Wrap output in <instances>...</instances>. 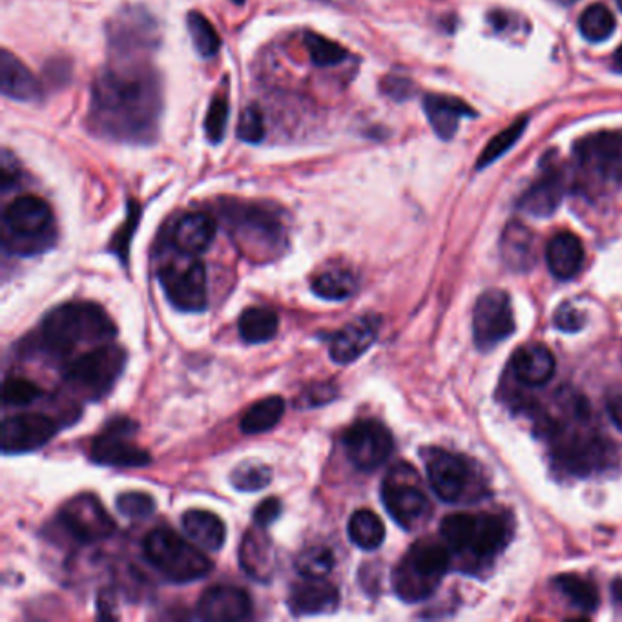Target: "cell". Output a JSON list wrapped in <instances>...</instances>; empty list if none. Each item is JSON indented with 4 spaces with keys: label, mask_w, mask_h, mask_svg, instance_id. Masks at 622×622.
Segmentation results:
<instances>
[{
    "label": "cell",
    "mask_w": 622,
    "mask_h": 622,
    "mask_svg": "<svg viewBox=\"0 0 622 622\" xmlns=\"http://www.w3.org/2000/svg\"><path fill=\"white\" fill-rule=\"evenodd\" d=\"M163 112L157 73L132 57H117L95 77L88 125L104 139L146 145L156 139Z\"/></svg>",
    "instance_id": "obj_1"
},
{
    "label": "cell",
    "mask_w": 622,
    "mask_h": 622,
    "mask_svg": "<svg viewBox=\"0 0 622 622\" xmlns=\"http://www.w3.org/2000/svg\"><path fill=\"white\" fill-rule=\"evenodd\" d=\"M117 329L103 307L88 301H72L53 309L42 320L37 347L52 360H72L84 345L99 347L115 338Z\"/></svg>",
    "instance_id": "obj_2"
},
{
    "label": "cell",
    "mask_w": 622,
    "mask_h": 622,
    "mask_svg": "<svg viewBox=\"0 0 622 622\" xmlns=\"http://www.w3.org/2000/svg\"><path fill=\"white\" fill-rule=\"evenodd\" d=\"M513 519L506 513H453L440 524L451 553L467 559L493 560L513 539Z\"/></svg>",
    "instance_id": "obj_3"
},
{
    "label": "cell",
    "mask_w": 622,
    "mask_h": 622,
    "mask_svg": "<svg viewBox=\"0 0 622 622\" xmlns=\"http://www.w3.org/2000/svg\"><path fill=\"white\" fill-rule=\"evenodd\" d=\"M451 566V550L446 542L416 540L393 571V588L405 602L429 599Z\"/></svg>",
    "instance_id": "obj_4"
},
{
    "label": "cell",
    "mask_w": 622,
    "mask_h": 622,
    "mask_svg": "<svg viewBox=\"0 0 622 622\" xmlns=\"http://www.w3.org/2000/svg\"><path fill=\"white\" fill-rule=\"evenodd\" d=\"M55 241L53 212L39 196L13 199L4 210V247L19 254L33 256L50 249Z\"/></svg>",
    "instance_id": "obj_5"
},
{
    "label": "cell",
    "mask_w": 622,
    "mask_h": 622,
    "mask_svg": "<svg viewBox=\"0 0 622 622\" xmlns=\"http://www.w3.org/2000/svg\"><path fill=\"white\" fill-rule=\"evenodd\" d=\"M143 551L146 560L166 581L176 584L199 581L214 570L212 560L174 529H152L143 540Z\"/></svg>",
    "instance_id": "obj_6"
},
{
    "label": "cell",
    "mask_w": 622,
    "mask_h": 622,
    "mask_svg": "<svg viewBox=\"0 0 622 622\" xmlns=\"http://www.w3.org/2000/svg\"><path fill=\"white\" fill-rule=\"evenodd\" d=\"M125 365V349L112 342L104 343L66 363L64 382L88 400H101L114 389Z\"/></svg>",
    "instance_id": "obj_7"
},
{
    "label": "cell",
    "mask_w": 622,
    "mask_h": 622,
    "mask_svg": "<svg viewBox=\"0 0 622 622\" xmlns=\"http://www.w3.org/2000/svg\"><path fill=\"white\" fill-rule=\"evenodd\" d=\"M581 185L591 192L622 187V132L586 135L575 145Z\"/></svg>",
    "instance_id": "obj_8"
},
{
    "label": "cell",
    "mask_w": 622,
    "mask_h": 622,
    "mask_svg": "<svg viewBox=\"0 0 622 622\" xmlns=\"http://www.w3.org/2000/svg\"><path fill=\"white\" fill-rule=\"evenodd\" d=\"M426 469L431 489L442 502L458 504L484 495L482 478L478 477L471 460L462 455L444 449H429Z\"/></svg>",
    "instance_id": "obj_9"
},
{
    "label": "cell",
    "mask_w": 622,
    "mask_h": 622,
    "mask_svg": "<svg viewBox=\"0 0 622 622\" xmlns=\"http://www.w3.org/2000/svg\"><path fill=\"white\" fill-rule=\"evenodd\" d=\"M382 500L394 522L407 531L422 528L433 513L431 500L420 488L418 473L407 464L389 471L382 484Z\"/></svg>",
    "instance_id": "obj_10"
},
{
    "label": "cell",
    "mask_w": 622,
    "mask_h": 622,
    "mask_svg": "<svg viewBox=\"0 0 622 622\" xmlns=\"http://www.w3.org/2000/svg\"><path fill=\"white\" fill-rule=\"evenodd\" d=\"M553 455L573 475H590L612 460L610 444L597 431L553 427Z\"/></svg>",
    "instance_id": "obj_11"
},
{
    "label": "cell",
    "mask_w": 622,
    "mask_h": 622,
    "mask_svg": "<svg viewBox=\"0 0 622 622\" xmlns=\"http://www.w3.org/2000/svg\"><path fill=\"white\" fill-rule=\"evenodd\" d=\"M190 258L166 263L159 270V281L177 311L201 312L207 309V269L201 261Z\"/></svg>",
    "instance_id": "obj_12"
},
{
    "label": "cell",
    "mask_w": 622,
    "mask_h": 622,
    "mask_svg": "<svg viewBox=\"0 0 622 622\" xmlns=\"http://www.w3.org/2000/svg\"><path fill=\"white\" fill-rule=\"evenodd\" d=\"M137 424L130 418H114L95 436L90 458L101 466L145 467L152 462L150 453L132 442Z\"/></svg>",
    "instance_id": "obj_13"
},
{
    "label": "cell",
    "mask_w": 622,
    "mask_h": 622,
    "mask_svg": "<svg viewBox=\"0 0 622 622\" xmlns=\"http://www.w3.org/2000/svg\"><path fill=\"white\" fill-rule=\"evenodd\" d=\"M343 447L354 467L360 471H374L393 455L394 440L382 422L365 418L343 433Z\"/></svg>",
    "instance_id": "obj_14"
},
{
    "label": "cell",
    "mask_w": 622,
    "mask_h": 622,
    "mask_svg": "<svg viewBox=\"0 0 622 622\" xmlns=\"http://www.w3.org/2000/svg\"><path fill=\"white\" fill-rule=\"evenodd\" d=\"M515 314L508 294L498 289L484 292L473 311V336L478 349L489 351L515 332Z\"/></svg>",
    "instance_id": "obj_15"
},
{
    "label": "cell",
    "mask_w": 622,
    "mask_h": 622,
    "mask_svg": "<svg viewBox=\"0 0 622 622\" xmlns=\"http://www.w3.org/2000/svg\"><path fill=\"white\" fill-rule=\"evenodd\" d=\"M59 522L68 535L81 544H94L112 537L115 522L92 493L72 498L59 513Z\"/></svg>",
    "instance_id": "obj_16"
},
{
    "label": "cell",
    "mask_w": 622,
    "mask_h": 622,
    "mask_svg": "<svg viewBox=\"0 0 622 622\" xmlns=\"http://www.w3.org/2000/svg\"><path fill=\"white\" fill-rule=\"evenodd\" d=\"M59 433V424L41 413L6 418L0 427V447L6 455H22L46 446Z\"/></svg>",
    "instance_id": "obj_17"
},
{
    "label": "cell",
    "mask_w": 622,
    "mask_h": 622,
    "mask_svg": "<svg viewBox=\"0 0 622 622\" xmlns=\"http://www.w3.org/2000/svg\"><path fill=\"white\" fill-rule=\"evenodd\" d=\"M227 219L232 234L250 250L274 252L283 243L280 221L265 208L232 207Z\"/></svg>",
    "instance_id": "obj_18"
},
{
    "label": "cell",
    "mask_w": 622,
    "mask_h": 622,
    "mask_svg": "<svg viewBox=\"0 0 622 622\" xmlns=\"http://www.w3.org/2000/svg\"><path fill=\"white\" fill-rule=\"evenodd\" d=\"M108 39L117 57L154 48L159 41L156 21L141 8H125L115 15L108 26Z\"/></svg>",
    "instance_id": "obj_19"
},
{
    "label": "cell",
    "mask_w": 622,
    "mask_h": 622,
    "mask_svg": "<svg viewBox=\"0 0 622 622\" xmlns=\"http://www.w3.org/2000/svg\"><path fill=\"white\" fill-rule=\"evenodd\" d=\"M566 194V174L555 163H544L539 179L520 197L522 212L535 218L551 216Z\"/></svg>",
    "instance_id": "obj_20"
},
{
    "label": "cell",
    "mask_w": 622,
    "mask_h": 622,
    "mask_svg": "<svg viewBox=\"0 0 622 622\" xmlns=\"http://www.w3.org/2000/svg\"><path fill=\"white\" fill-rule=\"evenodd\" d=\"M197 613L205 621H247L252 615V601L238 586H212L197 602Z\"/></svg>",
    "instance_id": "obj_21"
},
{
    "label": "cell",
    "mask_w": 622,
    "mask_h": 622,
    "mask_svg": "<svg viewBox=\"0 0 622 622\" xmlns=\"http://www.w3.org/2000/svg\"><path fill=\"white\" fill-rule=\"evenodd\" d=\"M380 318L374 314L360 316L353 323L345 325L342 331L334 336L329 347L332 362L347 365L353 363L371 349L380 332Z\"/></svg>",
    "instance_id": "obj_22"
},
{
    "label": "cell",
    "mask_w": 622,
    "mask_h": 622,
    "mask_svg": "<svg viewBox=\"0 0 622 622\" xmlns=\"http://www.w3.org/2000/svg\"><path fill=\"white\" fill-rule=\"evenodd\" d=\"M263 529H249L239 546L241 570L256 582H269L276 573V550Z\"/></svg>",
    "instance_id": "obj_23"
},
{
    "label": "cell",
    "mask_w": 622,
    "mask_h": 622,
    "mask_svg": "<svg viewBox=\"0 0 622 622\" xmlns=\"http://www.w3.org/2000/svg\"><path fill=\"white\" fill-rule=\"evenodd\" d=\"M340 606V591L325 579H303L292 586L289 608L294 615L332 613Z\"/></svg>",
    "instance_id": "obj_24"
},
{
    "label": "cell",
    "mask_w": 622,
    "mask_h": 622,
    "mask_svg": "<svg viewBox=\"0 0 622 622\" xmlns=\"http://www.w3.org/2000/svg\"><path fill=\"white\" fill-rule=\"evenodd\" d=\"M0 79H2V94L10 99L24 103H33L41 99L42 88L39 79L19 57H15L8 50H2L0 53Z\"/></svg>",
    "instance_id": "obj_25"
},
{
    "label": "cell",
    "mask_w": 622,
    "mask_h": 622,
    "mask_svg": "<svg viewBox=\"0 0 622 622\" xmlns=\"http://www.w3.org/2000/svg\"><path fill=\"white\" fill-rule=\"evenodd\" d=\"M424 112L429 125L440 139H453L464 117H475L477 112L469 104L449 95L429 94L424 97Z\"/></svg>",
    "instance_id": "obj_26"
},
{
    "label": "cell",
    "mask_w": 622,
    "mask_h": 622,
    "mask_svg": "<svg viewBox=\"0 0 622 622\" xmlns=\"http://www.w3.org/2000/svg\"><path fill=\"white\" fill-rule=\"evenodd\" d=\"M511 367L520 384L528 385V387H542L553 378L557 362L548 347L524 345L513 356Z\"/></svg>",
    "instance_id": "obj_27"
},
{
    "label": "cell",
    "mask_w": 622,
    "mask_h": 622,
    "mask_svg": "<svg viewBox=\"0 0 622 622\" xmlns=\"http://www.w3.org/2000/svg\"><path fill=\"white\" fill-rule=\"evenodd\" d=\"M216 219L205 212H192L179 219L174 229V247L183 256H197L216 238Z\"/></svg>",
    "instance_id": "obj_28"
},
{
    "label": "cell",
    "mask_w": 622,
    "mask_h": 622,
    "mask_svg": "<svg viewBox=\"0 0 622 622\" xmlns=\"http://www.w3.org/2000/svg\"><path fill=\"white\" fill-rule=\"evenodd\" d=\"M550 272L557 280H571L582 269L584 247L581 239L571 232H559L550 239L546 249Z\"/></svg>",
    "instance_id": "obj_29"
},
{
    "label": "cell",
    "mask_w": 622,
    "mask_h": 622,
    "mask_svg": "<svg viewBox=\"0 0 622 622\" xmlns=\"http://www.w3.org/2000/svg\"><path fill=\"white\" fill-rule=\"evenodd\" d=\"M183 528L199 548L218 551L227 540V526L218 515L205 509H190L183 515Z\"/></svg>",
    "instance_id": "obj_30"
},
{
    "label": "cell",
    "mask_w": 622,
    "mask_h": 622,
    "mask_svg": "<svg viewBox=\"0 0 622 622\" xmlns=\"http://www.w3.org/2000/svg\"><path fill=\"white\" fill-rule=\"evenodd\" d=\"M502 258L513 270H528L535 263V238L522 223H509L502 234Z\"/></svg>",
    "instance_id": "obj_31"
},
{
    "label": "cell",
    "mask_w": 622,
    "mask_h": 622,
    "mask_svg": "<svg viewBox=\"0 0 622 622\" xmlns=\"http://www.w3.org/2000/svg\"><path fill=\"white\" fill-rule=\"evenodd\" d=\"M238 327L239 336L245 343L256 345L270 342L278 334L280 318L276 312L267 307H250L241 314Z\"/></svg>",
    "instance_id": "obj_32"
},
{
    "label": "cell",
    "mask_w": 622,
    "mask_h": 622,
    "mask_svg": "<svg viewBox=\"0 0 622 622\" xmlns=\"http://www.w3.org/2000/svg\"><path fill=\"white\" fill-rule=\"evenodd\" d=\"M347 533L354 546L365 551L378 550L385 540L384 522L371 509L354 511L347 524Z\"/></svg>",
    "instance_id": "obj_33"
},
{
    "label": "cell",
    "mask_w": 622,
    "mask_h": 622,
    "mask_svg": "<svg viewBox=\"0 0 622 622\" xmlns=\"http://www.w3.org/2000/svg\"><path fill=\"white\" fill-rule=\"evenodd\" d=\"M283 415H285V400L281 396H269L250 407L241 418L239 427L245 435H260L278 426Z\"/></svg>",
    "instance_id": "obj_34"
},
{
    "label": "cell",
    "mask_w": 622,
    "mask_h": 622,
    "mask_svg": "<svg viewBox=\"0 0 622 622\" xmlns=\"http://www.w3.org/2000/svg\"><path fill=\"white\" fill-rule=\"evenodd\" d=\"M312 291L323 300H347L356 291V278L351 270L340 269V267L323 270L312 281Z\"/></svg>",
    "instance_id": "obj_35"
},
{
    "label": "cell",
    "mask_w": 622,
    "mask_h": 622,
    "mask_svg": "<svg viewBox=\"0 0 622 622\" xmlns=\"http://www.w3.org/2000/svg\"><path fill=\"white\" fill-rule=\"evenodd\" d=\"M555 586L579 612H595L599 606V590L588 579H582L579 575H560L555 579Z\"/></svg>",
    "instance_id": "obj_36"
},
{
    "label": "cell",
    "mask_w": 622,
    "mask_h": 622,
    "mask_svg": "<svg viewBox=\"0 0 622 622\" xmlns=\"http://www.w3.org/2000/svg\"><path fill=\"white\" fill-rule=\"evenodd\" d=\"M187 26L196 52L203 59L216 57L221 50V37L216 32V28L212 26V22L208 21L207 17H203L199 11H190L187 15Z\"/></svg>",
    "instance_id": "obj_37"
},
{
    "label": "cell",
    "mask_w": 622,
    "mask_h": 622,
    "mask_svg": "<svg viewBox=\"0 0 622 622\" xmlns=\"http://www.w3.org/2000/svg\"><path fill=\"white\" fill-rule=\"evenodd\" d=\"M579 30H581L582 37L588 41H606L615 32V17L604 4H593L582 13Z\"/></svg>",
    "instance_id": "obj_38"
},
{
    "label": "cell",
    "mask_w": 622,
    "mask_h": 622,
    "mask_svg": "<svg viewBox=\"0 0 622 622\" xmlns=\"http://www.w3.org/2000/svg\"><path fill=\"white\" fill-rule=\"evenodd\" d=\"M528 126V119L526 117H520L513 125H509L506 130L498 132L491 141H489L486 148L482 150V154L478 157L477 168L482 170L486 166L493 165L497 161L498 157L504 156L508 152L511 146L515 145L519 141L524 130Z\"/></svg>",
    "instance_id": "obj_39"
},
{
    "label": "cell",
    "mask_w": 622,
    "mask_h": 622,
    "mask_svg": "<svg viewBox=\"0 0 622 622\" xmlns=\"http://www.w3.org/2000/svg\"><path fill=\"white\" fill-rule=\"evenodd\" d=\"M305 46H307V53L312 63L320 68H331L336 64H342L349 57V52L338 42L329 41L327 37L318 35V33H307Z\"/></svg>",
    "instance_id": "obj_40"
},
{
    "label": "cell",
    "mask_w": 622,
    "mask_h": 622,
    "mask_svg": "<svg viewBox=\"0 0 622 622\" xmlns=\"http://www.w3.org/2000/svg\"><path fill=\"white\" fill-rule=\"evenodd\" d=\"M334 568V555L329 548L312 546L301 551L296 559V571L303 579H325Z\"/></svg>",
    "instance_id": "obj_41"
},
{
    "label": "cell",
    "mask_w": 622,
    "mask_h": 622,
    "mask_svg": "<svg viewBox=\"0 0 622 622\" xmlns=\"http://www.w3.org/2000/svg\"><path fill=\"white\" fill-rule=\"evenodd\" d=\"M270 482H272L270 467L265 466V464H258V462H243L232 473V484L239 491L256 493V491L267 488Z\"/></svg>",
    "instance_id": "obj_42"
},
{
    "label": "cell",
    "mask_w": 622,
    "mask_h": 622,
    "mask_svg": "<svg viewBox=\"0 0 622 622\" xmlns=\"http://www.w3.org/2000/svg\"><path fill=\"white\" fill-rule=\"evenodd\" d=\"M42 396V389L37 384H33L28 378H19V376H11L4 382L2 389V402L6 405H30L39 400Z\"/></svg>",
    "instance_id": "obj_43"
},
{
    "label": "cell",
    "mask_w": 622,
    "mask_h": 622,
    "mask_svg": "<svg viewBox=\"0 0 622 622\" xmlns=\"http://www.w3.org/2000/svg\"><path fill=\"white\" fill-rule=\"evenodd\" d=\"M227 125H229V101L221 95H216L208 106L205 117V134L212 145H218L225 139Z\"/></svg>",
    "instance_id": "obj_44"
},
{
    "label": "cell",
    "mask_w": 622,
    "mask_h": 622,
    "mask_svg": "<svg viewBox=\"0 0 622 622\" xmlns=\"http://www.w3.org/2000/svg\"><path fill=\"white\" fill-rule=\"evenodd\" d=\"M117 509L119 513L126 517V519L141 520L150 517L154 511H156V502L154 498L141 491H128V493H121L117 500Z\"/></svg>",
    "instance_id": "obj_45"
},
{
    "label": "cell",
    "mask_w": 622,
    "mask_h": 622,
    "mask_svg": "<svg viewBox=\"0 0 622 622\" xmlns=\"http://www.w3.org/2000/svg\"><path fill=\"white\" fill-rule=\"evenodd\" d=\"M238 135L245 143H260L265 137V121L258 106H247L239 115Z\"/></svg>",
    "instance_id": "obj_46"
},
{
    "label": "cell",
    "mask_w": 622,
    "mask_h": 622,
    "mask_svg": "<svg viewBox=\"0 0 622 622\" xmlns=\"http://www.w3.org/2000/svg\"><path fill=\"white\" fill-rule=\"evenodd\" d=\"M137 219H139V207L135 203H130V216L126 219L125 230L117 232L114 239L115 254H119L123 261H126V256H128V243L137 227Z\"/></svg>",
    "instance_id": "obj_47"
},
{
    "label": "cell",
    "mask_w": 622,
    "mask_h": 622,
    "mask_svg": "<svg viewBox=\"0 0 622 622\" xmlns=\"http://www.w3.org/2000/svg\"><path fill=\"white\" fill-rule=\"evenodd\" d=\"M281 502L276 497L265 498L260 506L254 511V520L256 526L261 528H269L276 520L280 519Z\"/></svg>",
    "instance_id": "obj_48"
},
{
    "label": "cell",
    "mask_w": 622,
    "mask_h": 622,
    "mask_svg": "<svg viewBox=\"0 0 622 622\" xmlns=\"http://www.w3.org/2000/svg\"><path fill=\"white\" fill-rule=\"evenodd\" d=\"M334 396H336V387H334V385H312V387L305 389V391L301 393L300 405H307V407H312V405H325L327 402L334 400Z\"/></svg>",
    "instance_id": "obj_49"
},
{
    "label": "cell",
    "mask_w": 622,
    "mask_h": 622,
    "mask_svg": "<svg viewBox=\"0 0 622 622\" xmlns=\"http://www.w3.org/2000/svg\"><path fill=\"white\" fill-rule=\"evenodd\" d=\"M555 325L560 331L575 332L584 325V316L570 303H564L555 314Z\"/></svg>",
    "instance_id": "obj_50"
},
{
    "label": "cell",
    "mask_w": 622,
    "mask_h": 622,
    "mask_svg": "<svg viewBox=\"0 0 622 622\" xmlns=\"http://www.w3.org/2000/svg\"><path fill=\"white\" fill-rule=\"evenodd\" d=\"M384 92L387 95H391L396 101H404L409 95L413 94V86L409 83V79L391 75L384 81Z\"/></svg>",
    "instance_id": "obj_51"
},
{
    "label": "cell",
    "mask_w": 622,
    "mask_h": 622,
    "mask_svg": "<svg viewBox=\"0 0 622 622\" xmlns=\"http://www.w3.org/2000/svg\"><path fill=\"white\" fill-rule=\"evenodd\" d=\"M608 413L612 416L613 424L622 431V394H615L608 400Z\"/></svg>",
    "instance_id": "obj_52"
},
{
    "label": "cell",
    "mask_w": 622,
    "mask_h": 622,
    "mask_svg": "<svg viewBox=\"0 0 622 622\" xmlns=\"http://www.w3.org/2000/svg\"><path fill=\"white\" fill-rule=\"evenodd\" d=\"M613 599L617 602V606H622V581L613 584Z\"/></svg>",
    "instance_id": "obj_53"
},
{
    "label": "cell",
    "mask_w": 622,
    "mask_h": 622,
    "mask_svg": "<svg viewBox=\"0 0 622 622\" xmlns=\"http://www.w3.org/2000/svg\"><path fill=\"white\" fill-rule=\"evenodd\" d=\"M613 66H615L617 72H622V46L613 55Z\"/></svg>",
    "instance_id": "obj_54"
},
{
    "label": "cell",
    "mask_w": 622,
    "mask_h": 622,
    "mask_svg": "<svg viewBox=\"0 0 622 622\" xmlns=\"http://www.w3.org/2000/svg\"><path fill=\"white\" fill-rule=\"evenodd\" d=\"M559 4H564V6H571L573 2H577V0H557Z\"/></svg>",
    "instance_id": "obj_55"
},
{
    "label": "cell",
    "mask_w": 622,
    "mask_h": 622,
    "mask_svg": "<svg viewBox=\"0 0 622 622\" xmlns=\"http://www.w3.org/2000/svg\"><path fill=\"white\" fill-rule=\"evenodd\" d=\"M230 2H234V4H243L245 0H230Z\"/></svg>",
    "instance_id": "obj_56"
},
{
    "label": "cell",
    "mask_w": 622,
    "mask_h": 622,
    "mask_svg": "<svg viewBox=\"0 0 622 622\" xmlns=\"http://www.w3.org/2000/svg\"><path fill=\"white\" fill-rule=\"evenodd\" d=\"M615 2H617V6L622 10V0H615Z\"/></svg>",
    "instance_id": "obj_57"
}]
</instances>
